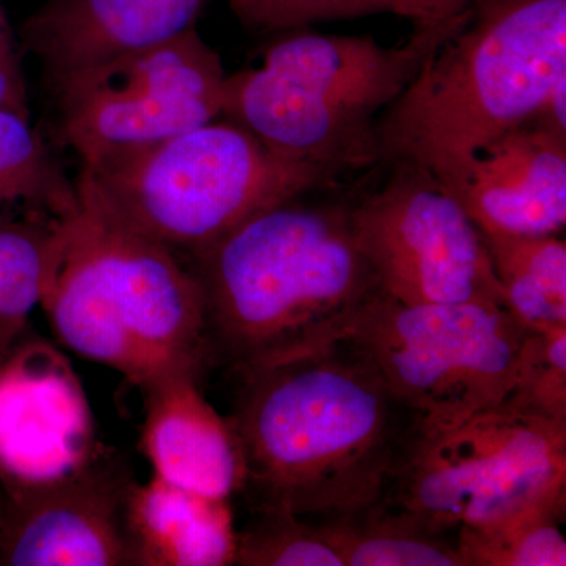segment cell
Listing matches in <instances>:
<instances>
[{
	"instance_id": "603a6c76",
	"label": "cell",
	"mask_w": 566,
	"mask_h": 566,
	"mask_svg": "<svg viewBox=\"0 0 566 566\" xmlns=\"http://www.w3.org/2000/svg\"><path fill=\"white\" fill-rule=\"evenodd\" d=\"M502 408L566 423V326L531 331Z\"/></svg>"
},
{
	"instance_id": "9c48e42d",
	"label": "cell",
	"mask_w": 566,
	"mask_h": 566,
	"mask_svg": "<svg viewBox=\"0 0 566 566\" xmlns=\"http://www.w3.org/2000/svg\"><path fill=\"white\" fill-rule=\"evenodd\" d=\"M226 77L218 52L192 28L50 84L62 139L91 167L218 120Z\"/></svg>"
},
{
	"instance_id": "7a4b0ae2",
	"label": "cell",
	"mask_w": 566,
	"mask_h": 566,
	"mask_svg": "<svg viewBox=\"0 0 566 566\" xmlns=\"http://www.w3.org/2000/svg\"><path fill=\"white\" fill-rule=\"evenodd\" d=\"M286 200L238 223L191 260L212 363L237 376L344 338L378 282L346 203Z\"/></svg>"
},
{
	"instance_id": "7c38bea8",
	"label": "cell",
	"mask_w": 566,
	"mask_h": 566,
	"mask_svg": "<svg viewBox=\"0 0 566 566\" xmlns=\"http://www.w3.org/2000/svg\"><path fill=\"white\" fill-rule=\"evenodd\" d=\"M98 447L73 365L50 342L25 335L0 364V479H55L87 463Z\"/></svg>"
},
{
	"instance_id": "4fadbf2b",
	"label": "cell",
	"mask_w": 566,
	"mask_h": 566,
	"mask_svg": "<svg viewBox=\"0 0 566 566\" xmlns=\"http://www.w3.org/2000/svg\"><path fill=\"white\" fill-rule=\"evenodd\" d=\"M442 185L482 233L560 234L566 223V139L524 123L476 150Z\"/></svg>"
},
{
	"instance_id": "8992f818",
	"label": "cell",
	"mask_w": 566,
	"mask_h": 566,
	"mask_svg": "<svg viewBox=\"0 0 566 566\" xmlns=\"http://www.w3.org/2000/svg\"><path fill=\"white\" fill-rule=\"evenodd\" d=\"M81 172L126 222L188 262L256 212L334 180L318 167L277 158L230 120Z\"/></svg>"
},
{
	"instance_id": "e0dca14e",
	"label": "cell",
	"mask_w": 566,
	"mask_h": 566,
	"mask_svg": "<svg viewBox=\"0 0 566 566\" xmlns=\"http://www.w3.org/2000/svg\"><path fill=\"white\" fill-rule=\"evenodd\" d=\"M314 521L344 566H464L457 535L382 501Z\"/></svg>"
},
{
	"instance_id": "7402d4cb",
	"label": "cell",
	"mask_w": 566,
	"mask_h": 566,
	"mask_svg": "<svg viewBox=\"0 0 566 566\" xmlns=\"http://www.w3.org/2000/svg\"><path fill=\"white\" fill-rule=\"evenodd\" d=\"M245 28L259 32L305 29L316 22L352 20L390 13L415 22L416 28L438 20L433 0H229Z\"/></svg>"
},
{
	"instance_id": "44dd1931",
	"label": "cell",
	"mask_w": 566,
	"mask_h": 566,
	"mask_svg": "<svg viewBox=\"0 0 566 566\" xmlns=\"http://www.w3.org/2000/svg\"><path fill=\"white\" fill-rule=\"evenodd\" d=\"M54 221L36 212L22 219L0 216V364L28 335L40 305Z\"/></svg>"
},
{
	"instance_id": "ffe728a7",
	"label": "cell",
	"mask_w": 566,
	"mask_h": 566,
	"mask_svg": "<svg viewBox=\"0 0 566 566\" xmlns=\"http://www.w3.org/2000/svg\"><path fill=\"white\" fill-rule=\"evenodd\" d=\"M76 203V181L63 174L29 117L0 109V205L59 219Z\"/></svg>"
},
{
	"instance_id": "52a82bcc",
	"label": "cell",
	"mask_w": 566,
	"mask_h": 566,
	"mask_svg": "<svg viewBox=\"0 0 566 566\" xmlns=\"http://www.w3.org/2000/svg\"><path fill=\"white\" fill-rule=\"evenodd\" d=\"M528 333L490 301L403 304L378 292L354 314L344 338L417 423L444 427L502 405Z\"/></svg>"
},
{
	"instance_id": "2e32d148",
	"label": "cell",
	"mask_w": 566,
	"mask_h": 566,
	"mask_svg": "<svg viewBox=\"0 0 566 566\" xmlns=\"http://www.w3.org/2000/svg\"><path fill=\"white\" fill-rule=\"evenodd\" d=\"M136 566L233 565L237 531L226 499H212L151 475L129 499Z\"/></svg>"
},
{
	"instance_id": "277c9868",
	"label": "cell",
	"mask_w": 566,
	"mask_h": 566,
	"mask_svg": "<svg viewBox=\"0 0 566 566\" xmlns=\"http://www.w3.org/2000/svg\"><path fill=\"white\" fill-rule=\"evenodd\" d=\"M564 76L566 0H475L376 122L378 163L415 164L446 182L531 120Z\"/></svg>"
},
{
	"instance_id": "8fae6325",
	"label": "cell",
	"mask_w": 566,
	"mask_h": 566,
	"mask_svg": "<svg viewBox=\"0 0 566 566\" xmlns=\"http://www.w3.org/2000/svg\"><path fill=\"white\" fill-rule=\"evenodd\" d=\"M137 480L114 449L44 482L0 479V565L136 566L129 499Z\"/></svg>"
},
{
	"instance_id": "5bb4252c",
	"label": "cell",
	"mask_w": 566,
	"mask_h": 566,
	"mask_svg": "<svg viewBox=\"0 0 566 566\" xmlns=\"http://www.w3.org/2000/svg\"><path fill=\"white\" fill-rule=\"evenodd\" d=\"M210 0H48L22 28L48 80L147 50L189 31Z\"/></svg>"
},
{
	"instance_id": "6da1fadb",
	"label": "cell",
	"mask_w": 566,
	"mask_h": 566,
	"mask_svg": "<svg viewBox=\"0 0 566 566\" xmlns=\"http://www.w3.org/2000/svg\"><path fill=\"white\" fill-rule=\"evenodd\" d=\"M238 378L229 420L256 512L319 520L382 501L416 419L352 342Z\"/></svg>"
},
{
	"instance_id": "d6986e66",
	"label": "cell",
	"mask_w": 566,
	"mask_h": 566,
	"mask_svg": "<svg viewBox=\"0 0 566 566\" xmlns=\"http://www.w3.org/2000/svg\"><path fill=\"white\" fill-rule=\"evenodd\" d=\"M565 515L566 491L547 495L482 526L458 528V554L464 566H565Z\"/></svg>"
},
{
	"instance_id": "d4e9b609",
	"label": "cell",
	"mask_w": 566,
	"mask_h": 566,
	"mask_svg": "<svg viewBox=\"0 0 566 566\" xmlns=\"http://www.w3.org/2000/svg\"><path fill=\"white\" fill-rule=\"evenodd\" d=\"M0 109L29 117L28 91L9 21L0 7Z\"/></svg>"
},
{
	"instance_id": "cb8c5ba5",
	"label": "cell",
	"mask_w": 566,
	"mask_h": 566,
	"mask_svg": "<svg viewBox=\"0 0 566 566\" xmlns=\"http://www.w3.org/2000/svg\"><path fill=\"white\" fill-rule=\"evenodd\" d=\"M233 565L344 566L319 534L314 520L259 510L253 523L237 532Z\"/></svg>"
},
{
	"instance_id": "9a60e30c",
	"label": "cell",
	"mask_w": 566,
	"mask_h": 566,
	"mask_svg": "<svg viewBox=\"0 0 566 566\" xmlns=\"http://www.w3.org/2000/svg\"><path fill=\"white\" fill-rule=\"evenodd\" d=\"M200 378L193 371H175L142 389L140 450L153 475L192 493L230 501L244 485L240 442L230 420L203 397Z\"/></svg>"
},
{
	"instance_id": "ac0fdd59",
	"label": "cell",
	"mask_w": 566,
	"mask_h": 566,
	"mask_svg": "<svg viewBox=\"0 0 566 566\" xmlns=\"http://www.w3.org/2000/svg\"><path fill=\"white\" fill-rule=\"evenodd\" d=\"M506 311L528 331L566 326V243L560 234L482 233Z\"/></svg>"
},
{
	"instance_id": "5b68a950",
	"label": "cell",
	"mask_w": 566,
	"mask_h": 566,
	"mask_svg": "<svg viewBox=\"0 0 566 566\" xmlns=\"http://www.w3.org/2000/svg\"><path fill=\"white\" fill-rule=\"evenodd\" d=\"M449 21L403 44L370 35L289 31L252 69L223 82L222 115L277 158L337 177L378 163L376 122L415 80Z\"/></svg>"
},
{
	"instance_id": "ba28073f",
	"label": "cell",
	"mask_w": 566,
	"mask_h": 566,
	"mask_svg": "<svg viewBox=\"0 0 566 566\" xmlns=\"http://www.w3.org/2000/svg\"><path fill=\"white\" fill-rule=\"evenodd\" d=\"M566 491V423L510 409L415 423L382 502L444 534Z\"/></svg>"
},
{
	"instance_id": "30bf717a",
	"label": "cell",
	"mask_w": 566,
	"mask_h": 566,
	"mask_svg": "<svg viewBox=\"0 0 566 566\" xmlns=\"http://www.w3.org/2000/svg\"><path fill=\"white\" fill-rule=\"evenodd\" d=\"M389 178L349 207L356 243L379 292L403 304L504 305L479 227L433 174L390 164Z\"/></svg>"
},
{
	"instance_id": "3957f363",
	"label": "cell",
	"mask_w": 566,
	"mask_h": 566,
	"mask_svg": "<svg viewBox=\"0 0 566 566\" xmlns=\"http://www.w3.org/2000/svg\"><path fill=\"white\" fill-rule=\"evenodd\" d=\"M55 219L40 305L63 346L145 386L212 364L192 264L118 214L81 172Z\"/></svg>"
},
{
	"instance_id": "484cf974",
	"label": "cell",
	"mask_w": 566,
	"mask_h": 566,
	"mask_svg": "<svg viewBox=\"0 0 566 566\" xmlns=\"http://www.w3.org/2000/svg\"><path fill=\"white\" fill-rule=\"evenodd\" d=\"M475 0H433L439 21H449L463 13Z\"/></svg>"
}]
</instances>
